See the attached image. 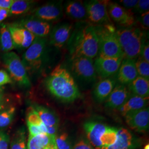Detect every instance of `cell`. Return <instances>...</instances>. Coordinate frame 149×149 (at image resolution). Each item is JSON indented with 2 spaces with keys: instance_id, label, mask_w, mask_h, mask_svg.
<instances>
[{
  "instance_id": "obj_1",
  "label": "cell",
  "mask_w": 149,
  "mask_h": 149,
  "mask_svg": "<svg viewBox=\"0 0 149 149\" xmlns=\"http://www.w3.org/2000/svg\"><path fill=\"white\" fill-rule=\"evenodd\" d=\"M71 58L86 57L93 59L98 54V39L95 27L87 21L78 22L68 40Z\"/></svg>"
},
{
  "instance_id": "obj_2",
  "label": "cell",
  "mask_w": 149,
  "mask_h": 149,
  "mask_svg": "<svg viewBox=\"0 0 149 149\" xmlns=\"http://www.w3.org/2000/svg\"><path fill=\"white\" fill-rule=\"evenodd\" d=\"M45 85L53 96L60 101L70 103L80 98V90L69 71L58 65L45 80Z\"/></svg>"
},
{
  "instance_id": "obj_3",
  "label": "cell",
  "mask_w": 149,
  "mask_h": 149,
  "mask_svg": "<svg viewBox=\"0 0 149 149\" xmlns=\"http://www.w3.org/2000/svg\"><path fill=\"white\" fill-rule=\"evenodd\" d=\"M117 35L124 59H137L146 38L144 31L137 27H121L117 30Z\"/></svg>"
},
{
  "instance_id": "obj_4",
  "label": "cell",
  "mask_w": 149,
  "mask_h": 149,
  "mask_svg": "<svg viewBox=\"0 0 149 149\" xmlns=\"http://www.w3.org/2000/svg\"><path fill=\"white\" fill-rule=\"evenodd\" d=\"M95 27L98 39V55L124 59V54L118 39L117 29L114 25L110 24Z\"/></svg>"
},
{
  "instance_id": "obj_5",
  "label": "cell",
  "mask_w": 149,
  "mask_h": 149,
  "mask_svg": "<svg viewBox=\"0 0 149 149\" xmlns=\"http://www.w3.org/2000/svg\"><path fill=\"white\" fill-rule=\"evenodd\" d=\"M47 41L45 38L36 37L23 55L22 63L26 69L36 72L42 69L47 58Z\"/></svg>"
},
{
  "instance_id": "obj_6",
  "label": "cell",
  "mask_w": 149,
  "mask_h": 149,
  "mask_svg": "<svg viewBox=\"0 0 149 149\" xmlns=\"http://www.w3.org/2000/svg\"><path fill=\"white\" fill-rule=\"evenodd\" d=\"M2 60L10 76L19 85L24 87H29L31 82L19 56L13 52L5 53Z\"/></svg>"
},
{
  "instance_id": "obj_7",
  "label": "cell",
  "mask_w": 149,
  "mask_h": 149,
  "mask_svg": "<svg viewBox=\"0 0 149 149\" xmlns=\"http://www.w3.org/2000/svg\"><path fill=\"white\" fill-rule=\"evenodd\" d=\"M108 1L91 0L85 1L86 21L93 26H103L112 24L108 11Z\"/></svg>"
},
{
  "instance_id": "obj_8",
  "label": "cell",
  "mask_w": 149,
  "mask_h": 149,
  "mask_svg": "<svg viewBox=\"0 0 149 149\" xmlns=\"http://www.w3.org/2000/svg\"><path fill=\"white\" fill-rule=\"evenodd\" d=\"M71 70L80 81L91 83L96 79V71L93 60L86 57H76L71 59Z\"/></svg>"
},
{
  "instance_id": "obj_9",
  "label": "cell",
  "mask_w": 149,
  "mask_h": 149,
  "mask_svg": "<svg viewBox=\"0 0 149 149\" xmlns=\"http://www.w3.org/2000/svg\"><path fill=\"white\" fill-rule=\"evenodd\" d=\"M32 13V16L43 21L48 23L58 21L63 15V1L49 2L34 9Z\"/></svg>"
},
{
  "instance_id": "obj_10",
  "label": "cell",
  "mask_w": 149,
  "mask_h": 149,
  "mask_svg": "<svg viewBox=\"0 0 149 149\" xmlns=\"http://www.w3.org/2000/svg\"><path fill=\"white\" fill-rule=\"evenodd\" d=\"M32 33L36 37L45 38L50 34L52 26L50 23L43 21L34 16H29L15 23Z\"/></svg>"
},
{
  "instance_id": "obj_11",
  "label": "cell",
  "mask_w": 149,
  "mask_h": 149,
  "mask_svg": "<svg viewBox=\"0 0 149 149\" xmlns=\"http://www.w3.org/2000/svg\"><path fill=\"white\" fill-rule=\"evenodd\" d=\"M123 59L104 57L100 55L97 56L94 66L96 74L103 79L111 77L117 73Z\"/></svg>"
},
{
  "instance_id": "obj_12",
  "label": "cell",
  "mask_w": 149,
  "mask_h": 149,
  "mask_svg": "<svg viewBox=\"0 0 149 149\" xmlns=\"http://www.w3.org/2000/svg\"><path fill=\"white\" fill-rule=\"evenodd\" d=\"M129 128L139 133L148 130L149 127V109L148 107L129 113L124 117Z\"/></svg>"
},
{
  "instance_id": "obj_13",
  "label": "cell",
  "mask_w": 149,
  "mask_h": 149,
  "mask_svg": "<svg viewBox=\"0 0 149 149\" xmlns=\"http://www.w3.org/2000/svg\"><path fill=\"white\" fill-rule=\"evenodd\" d=\"M108 11L110 18L121 27L133 26L135 23L134 13L117 3L109 2Z\"/></svg>"
},
{
  "instance_id": "obj_14",
  "label": "cell",
  "mask_w": 149,
  "mask_h": 149,
  "mask_svg": "<svg viewBox=\"0 0 149 149\" xmlns=\"http://www.w3.org/2000/svg\"><path fill=\"white\" fill-rule=\"evenodd\" d=\"M14 47L18 49H27L33 42L36 37L26 29L15 23L8 24Z\"/></svg>"
},
{
  "instance_id": "obj_15",
  "label": "cell",
  "mask_w": 149,
  "mask_h": 149,
  "mask_svg": "<svg viewBox=\"0 0 149 149\" xmlns=\"http://www.w3.org/2000/svg\"><path fill=\"white\" fill-rule=\"evenodd\" d=\"M72 32V24L69 23L56 25L50 32V43L56 48H63L68 42Z\"/></svg>"
},
{
  "instance_id": "obj_16",
  "label": "cell",
  "mask_w": 149,
  "mask_h": 149,
  "mask_svg": "<svg viewBox=\"0 0 149 149\" xmlns=\"http://www.w3.org/2000/svg\"><path fill=\"white\" fill-rule=\"evenodd\" d=\"M140 145V140L134 136L128 129L120 128L117 129V139L116 143L108 147L101 149H135Z\"/></svg>"
},
{
  "instance_id": "obj_17",
  "label": "cell",
  "mask_w": 149,
  "mask_h": 149,
  "mask_svg": "<svg viewBox=\"0 0 149 149\" xmlns=\"http://www.w3.org/2000/svg\"><path fill=\"white\" fill-rule=\"evenodd\" d=\"M138 76V74L136 68V60L123 59L117 76V80L119 84L128 85Z\"/></svg>"
},
{
  "instance_id": "obj_18",
  "label": "cell",
  "mask_w": 149,
  "mask_h": 149,
  "mask_svg": "<svg viewBox=\"0 0 149 149\" xmlns=\"http://www.w3.org/2000/svg\"><path fill=\"white\" fill-rule=\"evenodd\" d=\"M108 126L103 123L96 122H87L84 124V128L87 138L95 149H101L102 147L101 137L106 130Z\"/></svg>"
},
{
  "instance_id": "obj_19",
  "label": "cell",
  "mask_w": 149,
  "mask_h": 149,
  "mask_svg": "<svg viewBox=\"0 0 149 149\" xmlns=\"http://www.w3.org/2000/svg\"><path fill=\"white\" fill-rule=\"evenodd\" d=\"M131 93L125 86L118 84L106 100L105 106L110 109H118L125 103Z\"/></svg>"
},
{
  "instance_id": "obj_20",
  "label": "cell",
  "mask_w": 149,
  "mask_h": 149,
  "mask_svg": "<svg viewBox=\"0 0 149 149\" xmlns=\"http://www.w3.org/2000/svg\"><path fill=\"white\" fill-rule=\"evenodd\" d=\"M56 135L47 133L40 134L36 136L29 135L27 149H57Z\"/></svg>"
},
{
  "instance_id": "obj_21",
  "label": "cell",
  "mask_w": 149,
  "mask_h": 149,
  "mask_svg": "<svg viewBox=\"0 0 149 149\" xmlns=\"http://www.w3.org/2000/svg\"><path fill=\"white\" fill-rule=\"evenodd\" d=\"M63 10L66 15L72 20L79 22L87 21L85 6L82 1H67L63 7Z\"/></svg>"
},
{
  "instance_id": "obj_22",
  "label": "cell",
  "mask_w": 149,
  "mask_h": 149,
  "mask_svg": "<svg viewBox=\"0 0 149 149\" xmlns=\"http://www.w3.org/2000/svg\"><path fill=\"white\" fill-rule=\"evenodd\" d=\"M116 79L108 77L103 79L97 85L93 91V95L96 100L99 102L106 101L116 86Z\"/></svg>"
},
{
  "instance_id": "obj_23",
  "label": "cell",
  "mask_w": 149,
  "mask_h": 149,
  "mask_svg": "<svg viewBox=\"0 0 149 149\" xmlns=\"http://www.w3.org/2000/svg\"><path fill=\"white\" fill-rule=\"evenodd\" d=\"M148 102L149 98H143L131 94V96L128 100L118 109L121 115L124 117L129 113L138 111L147 107Z\"/></svg>"
},
{
  "instance_id": "obj_24",
  "label": "cell",
  "mask_w": 149,
  "mask_h": 149,
  "mask_svg": "<svg viewBox=\"0 0 149 149\" xmlns=\"http://www.w3.org/2000/svg\"><path fill=\"white\" fill-rule=\"evenodd\" d=\"M32 107L37 112L42 122L47 127H58L59 120L53 111L42 106L35 104Z\"/></svg>"
},
{
  "instance_id": "obj_25",
  "label": "cell",
  "mask_w": 149,
  "mask_h": 149,
  "mask_svg": "<svg viewBox=\"0 0 149 149\" xmlns=\"http://www.w3.org/2000/svg\"><path fill=\"white\" fill-rule=\"evenodd\" d=\"M128 88L132 95L143 98H149V80L138 76L128 85Z\"/></svg>"
},
{
  "instance_id": "obj_26",
  "label": "cell",
  "mask_w": 149,
  "mask_h": 149,
  "mask_svg": "<svg viewBox=\"0 0 149 149\" xmlns=\"http://www.w3.org/2000/svg\"><path fill=\"white\" fill-rule=\"evenodd\" d=\"M0 49L5 53L15 49L8 26L5 24L0 26Z\"/></svg>"
},
{
  "instance_id": "obj_27",
  "label": "cell",
  "mask_w": 149,
  "mask_h": 149,
  "mask_svg": "<svg viewBox=\"0 0 149 149\" xmlns=\"http://www.w3.org/2000/svg\"><path fill=\"white\" fill-rule=\"evenodd\" d=\"M34 3L33 1L13 0L9 10V16H19L26 13L32 9Z\"/></svg>"
},
{
  "instance_id": "obj_28",
  "label": "cell",
  "mask_w": 149,
  "mask_h": 149,
  "mask_svg": "<svg viewBox=\"0 0 149 149\" xmlns=\"http://www.w3.org/2000/svg\"><path fill=\"white\" fill-rule=\"evenodd\" d=\"M11 149H27L26 136L24 129L17 131L11 143Z\"/></svg>"
},
{
  "instance_id": "obj_29",
  "label": "cell",
  "mask_w": 149,
  "mask_h": 149,
  "mask_svg": "<svg viewBox=\"0 0 149 149\" xmlns=\"http://www.w3.org/2000/svg\"><path fill=\"white\" fill-rule=\"evenodd\" d=\"M117 128L108 127L106 130L101 137L102 147H108L114 144L117 139Z\"/></svg>"
},
{
  "instance_id": "obj_30",
  "label": "cell",
  "mask_w": 149,
  "mask_h": 149,
  "mask_svg": "<svg viewBox=\"0 0 149 149\" xmlns=\"http://www.w3.org/2000/svg\"><path fill=\"white\" fill-rule=\"evenodd\" d=\"M15 113L16 109L13 107L0 111V129L6 128L11 124L15 117Z\"/></svg>"
},
{
  "instance_id": "obj_31",
  "label": "cell",
  "mask_w": 149,
  "mask_h": 149,
  "mask_svg": "<svg viewBox=\"0 0 149 149\" xmlns=\"http://www.w3.org/2000/svg\"><path fill=\"white\" fill-rule=\"evenodd\" d=\"M27 123L37 125L42 129L44 133L47 134V129L33 107L29 108L27 113Z\"/></svg>"
},
{
  "instance_id": "obj_32",
  "label": "cell",
  "mask_w": 149,
  "mask_h": 149,
  "mask_svg": "<svg viewBox=\"0 0 149 149\" xmlns=\"http://www.w3.org/2000/svg\"><path fill=\"white\" fill-rule=\"evenodd\" d=\"M136 68L138 76L149 80V63L141 58L136 60Z\"/></svg>"
},
{
  "instance_id": "obj_33",
  "label": "cell",
  "mask_w": 149,
  "mask_h": 149,
  "mask_svg": "<svg viewBox=\"0 0 149 149\" xmlns=\"http://www.w3.org/2000/svg\"><path fill=\"white\" fill-rule=\"evenodd\" d=\"M55 141L57 149H72L68 134L64 133L58 137L56 136Z\"/></svg>"
},
{
  "instance_id": "obj_34",
  "label": "cell",
  "mask_w": 149,
  "mask_h": 149,
  "mask_svg": "<svg viewBox=\"0 0 149 149\" xmlns=\"http://www.w3.org/2000/svg\"><path fill=\"white\" fill-rule=\"evenodd\" d=\"M149 0H139L134 9L136 13L141 15L149 11Z\"/></svg>"
},
{
  "instance_id": "obj_35",
  "label": "cell",
  "mask_w": 149,
  "mask_h": 149,
  "mask_svg": "<svg viewBox=\"0 0 149 149\" xmlns=\"http://www.w3.org/2000/svg\"><path fill=\"white\" fill-rule=\"evenodd\" d=\"M140 26L144 29H148L149 27V12H146L140 15L138 18Z\"/></svg>"
},
{
  "instance_id": "obj_36",
  "label": "cell",
  "mask_w": 149,
  "mask_h": 149,
  "mask_svg": "<svg viewBox=\"0 0 149 149\" xmlns=\"http://www.w3.org/2000/svg\"><path fill=\"white\" fill-rule=\"evenodd\" d=\"M139 56L149 63V41L147 40L146 38L143 44Z\"/></svg>"
},
{
  "instance_id": "obj_37",
  "label": "cell",
  "mask_w": 149,
  "mask_h": 149,
  "mask_svg": "<svg viewBox=\"0 0 149 149\" xmlns=\"http://www.w3.org/2000/svg\"><path fill=\"white\" fill-rule=\"evenodd\" d=\"M10 136L5 132L0 130V149H8Z\"/></svg>"
},
{
  "instance_id": "obj_38",
  "label": "cell",
  "mask_w": 149,
  "mask_h": 149,
  "mask_svg": "<svg viewBox=\"0 0 149 149\" xmlns=\"http://www.w3.org/2000/svg\"><path fill=\"white\" fill-rule=\"evenodd\" d=\"M72 149H95L90 142L85 139H81L79 140L74 146Z\"/></svg>"
},
{
  "instance_id": "obj_39",
  "label": "cell",
  "mask_w": 149,
  "mask_h": 149,
  "mask_svg": "<svg viewBox=\"0 0 149 149\" xmlns=\"http://www.w3.org/2000/svg\"><path fill=\"white\" fill-rule=\"evenodd\" d=\"M12 82L10 76L7 73V72L3 70H0V86L2 87V86L8 84H10Z\"/></svg>"
},
{
  "instance_id": "obj_40",
  "label": "cell",
  "mask_w": 149,
  "mask_h": 149,
  "mask_svg": "<svg viewBox=\"0 0 149 149\" xmlns=\"http://www.w3.org/2000/svg\"><path fill=\"white\" fill-rule=\"evenodd\" d=\"M27 126L28 128L29 135L36 136L40 134H44L42 129L37 125L31 124L29 123H27Z\"/></svg>"
},
{
  "instance_id": "obj_41",
  "label": "cell",
  "mask_w": 149,
  "mask_h": 149,
  "mask_svg": "<svg viewBox=\"0 0 149 149\" xmlns=\"http://www.w3.org/2000/svg\"><path fill=\"white\" fill-rule=\"evenodd\" d=\"M138 1L137 0H121L120 2L124 6L123 7L125 9L131 11L134 9L138 3Z\"/></svg>"
},
{
  "instance_id": "obj_42",
  "label": "cell",
  "mask_w": 149,
  "mask_h": 149,
  "mask_svg": "<svg viewBox=\"0 0 149 149\" xmlns=\"http://www.w3.org/2000/svg\"><path fill=\"white\" fill-rule=\"evenodd\" d=\"M13 0H0V9L9 10Z\"/></svg>"
},
{
  "instance_id": "obj_43",
  "label": "cell",
  "mask_w": 149,
  "mask_h": 149,
  "mask_svg": "<svg viewBox=\"0 0 149 149\" xmlns=\"http://www.w3.org/2000/svg\"><path fill=\"white\" fill-rule=\"evenodd\" d=\"M9 16V10L0 9V23Z\"/></svg>"
},
{
  "instance_id": "obj_44",
  "label": "cell",
  "mask_w": 149,
  "mask_h": 149,
  "mask_svg": "<svg viewBox=\"0 0 149 149\" xmlns=\"http://www.w3.org/2000/svg\"><path fill=\"white\" fill-rule=\"evenodd\" d=\"M5 100V95L3 90L0 91V107L3 104Z\"/></svg>"
},
{
  "instance_id": "obj_45",
  "label": "cell",
  "mask_w": 149,
  "mask_h": 149,
  "mask_svg": "<svg viewBox=\"0 0 149 149\" xmlns=\"http://www.w3.org/2000/svg\"><path fill=\"white\" fill-rule=\"evenodd\" d=\"M144 149H149V144H146V145L145 146Z\"/></svg>"
},
{
  "instance_id": "obj_46",
  "label": "cell",
  "mask_w": 149,
  "mask_h": 149,
  "mask_svg": "<svg viewBox=\"0 0 149 149\" xmlns=\"http://www.w3.org/2000/svg\"><path fill=\"white\" fill-rule=\"evenodd\" d=\"M1 90H3V89H2V87H1V86H0V91H1Z\"/></svg>"
}]
</instances>
